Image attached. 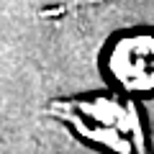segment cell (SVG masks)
Masks as SVG:
<instances>
[{
	"instance_id": "obj_1",
	"label": "cell",
	"mask_w": 154,
	"mask_h": 154,
	"mask_svg": "<svg viewBox=\"0 0 154 154\" xmlns=\"http://www.w3.org/2000/svg\"><path fill=\"white\" fill-rule=\"evenodd\" d=\"M49 113L67 123L77 136L103 146L110 154H152L144 121L131 100L108 93L64 98L54 100Z\"/></svg>"
},
{
	"instance_id": "obj_2",
	"label": "cell",
	"mask_w": 154,
	"mask_h": 154,
	"mask_svg": "<svg viewBox=\"0 0 154 154\" xmlns=\"http://www.w3.org/2000/svg\"><path fill=\"white\" fill-rule=\"evenodd\" d=\"M110 80L126 93H154V33H126L105 51Z\"/></svg>"
}]
</instances>
